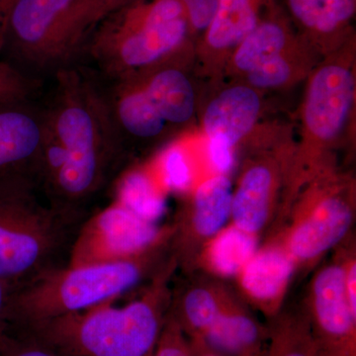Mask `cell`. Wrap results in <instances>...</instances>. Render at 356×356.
Returning a JSON list of instances; mask_svg holds the SVG:
<instances>
[{"instance_id": "obj_26", "label": "cell", "mask_w": 356, "mask_h": 356, "mask_svg": "<svg viewBox=\"0 0 356 356\" xmlns=\"http://www.w3.org/2000/svg\"><path fill=\"white\" fill-rule=\"evenodd\" d=\"M39 88L36 79L0 60V103L31 99Z\"/></svg>"}, {"instance_id": "obj_28", "label": "cell", "mask_w": 356, "mask_h": 356, "mask_svg": "<svg viewBox=\"0 0 356 356\" xmlns=\"http://www.w3.org/2000/svg\"><path fill=\"white\" fill-rule=\"evenodd\" d=\"M131 0H79L77 22L83 41L105 15Z\"/></svg>"}, {"instance_id": "obj_16", "label": "cell", "mask_w": 356, "mask_h": 356, "mask_svg": "<svg viewBox=\"0 0 356 356\" xmlns=\"http://www.w3.org/2000/svg\"><path fill=\"white\" fill-rule=\"evenodd\" d=\"M284 3L304 41L339 43L350 33L355 14L353 0H284Z\"/></svg>"}, {"instance_id": "obj_11", "label": "cell", "mask_w": 356, "mask_h": 356, "mask_svg": "<svg viewBox=\"0 0 356 356\" xmlns=\"http://www.w3.org/2000/svg\"><path fill=\"white\" fill-rule=\"evenodd\" d=\"M233 187L225 175L199 185L188 214L172 225V254L177 264H184L196 241L211 240L231 218Z\"/></svg>"}, {"instance_id": "obj_10", "label": "cell", "mask_w": 356, "mask_h": 356, "mask_svg": "<svg viewBox=\"0 0 356 356\" xmlns=\"http://www.w3.org/2000/svg\"><path fill=\"white\" fill-rule=\"evenodd\" d=\"M44 151L43 106L33 98L0 103V179L32 180L42 187Z\"/></svg>"}, {"instance_id": "obj_18", "label": "cell", "mask_w": 356, "mask_h": 356, "mask_svg": "<svg viewBox=\"0 0 356 356\" xmlns=\"http://www.w3.org/2000/svg\"><path fill=\"white\" fill-rule=\"evenodd\" d=\"M300 38L287 14L273 0L257 27L236 46L234 64L248 74L267 60L286 53Z\"/></svg>"}, {"instance_id": "obj_37", "label": "cell", "mask_w": 356, "mask_h": 356, "mask_svg": "<svg viewBox=\"0 0 356 356\" xmlns=\"http://www.w3.org/2000/svg\"><path fill=\"white\" fill-rule=\"evenodd\" d=\"M353 2H356V0H353Z\"/></svg>"}, {"instance_id": "obj_17", "label": "cell", "mask_w": 356, "mask_h": 356, "mask_svg": "<svg viewBox=\"0 0 356 356\" xmlns=\"http://www.w3.org/2000/svg\"><path fill=\"white\" fill-rule=\"evenodd\" d=\"M131 76L168 126L182 125L191 120L195 109V95L191 81L181 70L161 63Z\"/></svg>"}, {"instance_id": "obj_5", "label": "cell", "mask_w": 356, "mask_h": 356, "mask_svg": "<svg viewBox=\"0 0 356 356\" xmlns=\"http://www.w3.org/2000/svg\"><path fill=\"white\" fill-rule=\"evenodd\" d=\"M175 257L125 306L113 302L69 314L32 330L67 356H154L170 311Z\"/></svg>"}, {"instance_id": "obj_33", "label": "cell", "mask_w": 356, "mask_h": 356, "mask_svg": "<svg viewBox=\"0 0 356 356\" xmlns=\"http://www.w3.org/2000/svg\"><path fill=\"white\" fill-rule=\"evenodd\" d=\"M13 288L0 280V351L3 348L11 334L10 323L8 318L9 297Z\"/></svg>"}, {"instance_id": "obj_12", "label": "cell", "mask_w": 356, "mask_h": 356, "mask_svg": "<svg viewBox=\"0 0 356 356\" xmlns=\"http://www.w3.org/2000/svg\"><path fill=\"white\" fill-rule=\"evenodd\" d=\"M355 97V79L339 65L321 67L312 79L304 110L307 130L327 142L337 137L348 118Z\"/></svg>"}, {"instance_id": "obj_23", "label": "cell", "mask_w": 356, "mask_h": 356, "mask_svg": "<svg viewBox=\"0 0 356 356\" xmlns=\"http://www.w3.org/2000/svg\"><path fill=\"white\" fill-rule=\"evenodd\" d=\"M268 331L264 356H327L304 313L277 314L271 318Z\"/></svg>"}, {"instance_id": "obj_20", "label": "cell", "mask_w": 356, "mask_h": 356, "mask_svg": "<svg viewBox=\"0 0 356 356\" xmlns=\"http://www.w3.org/2000/svg\"><path fill=\"white\" fill-rule=\"evenodd\" d=\"M232 298L224 289L212 285H191L173 292L170 314L187 337H204Z\"/></svg>"}, {"instance_id": "obj_30", "label": "cell", "mask_w": 356, "mask_h": 356, "mask_svg": "<svg viewBox=\"0 0 356 356\" xmlns=\"http://www.w3.org/2000/svg\"><path fill=\"white\" fill-rule=\"evenodd\" d=\"M166 182L172 188L185 191L191 184V173L184 154L172 149L165 159Z\"/></svg>"}, {"instance_id": "obj_25", "label": "cell", "mask_w": 356, "mask_h": 356, "mask_svg": "<svg viewBox=\"0 0 356 356\" xmlns=\"http://www.w3.org/2000/svg\"><path fill=\"white\" fill-rule=\"evenodd\" d=\"M0 356H67L29 329H14Z\"/></svg>"}, {"instance_id": "obj_24", "label": "cell", "mask_w": 356, "mask_h": 356, "mask_svg": "<svg viewBox=\"0 0 356 356\" xmlns=\"http://www.w3.org/2000/svg\"><path fill=\"white\" fill-rule=\"evenodd\" d=\"M120 201L140 217L154 222L158 221L165 210L163 198L154 192L149 180L140 175L131 177L125 197Z\"/></svg>"}, {"instance_id": "obj_8", "label": "cell", "mask_w": 356, "mask_h": 356, "mask_svg": "<svg viewBox=\"0 0 356 356\" xmlns=\"http://www.w3.org/2000/svg\"><path fill=\"white\" fill-rule=\"evenodd\" d=\"M353 218V198L341 187H323L299 204L280 243L297 266L312 264L343 242Z\"/></svg>"}, {"instance_id": "obj_21", "label": "cell", "mask_w": 356, "mask_h": 356, "mask_svg": "<svg viewBox=\"0 0 356 356\" xmlns=\"http://www.w3.org/2000/svg\"><path fill=\"white\" fill-rule=\"evenodd\" d=\"M273 0H218L205 33L206 44L215 51L238 46L252 30Z\"/></svg>"}, {"instance_id": "obj_22", "label": "cell", "mask_w": 356, "mask_h": 356, "mask_svg": "<svg viewBox=\"0 0 356 356\" xmlns=\"http://www.w3.org/2000/svg\"><path fill=\"white\" fill-rule=\"evenodd\" d=\"M204 259L210 270L222 277L238 276L259 250V236L233 224L208 241Z\"/></svg>"}, {"instance_id": "obj_15", "label": "cell", "mask_w": 356, "mask_h": 356, "mask_svg": "<svg viewBox=\"0 0 356 356\" xmlns=\"http://www.w3.org/2000/svg\"><path fill=\"white\" fill-rule=\"evenodd\" d=\"M268 334V325L231 298L201 339L224 356H264Z\"/></svg>"}, {"instance_id": "obj_14", "label": "cell", "mask_w": 356, "mask_h": 356, "mask_svg": "<svg viewBox=\"0 0 356 356\" xmlns=\"http://www.w3.org/2000/svg\"><path fill=\"white\" fill-rule=\"evenodd\" d=\"M277 178L267 163H254L243 173L233 192L231 218L234 226L259 236L270 222Z\"/></svg>"}, {"instance_id": "obj_2", "label": "cell", "mask_w": 356, "mask_h": 356, "mask_svg": "<svg viewBox=\"0 0 356 356\" xmlns=\"http://www.w3.org/2000/svg\"><path fill=\"white\" fill-rule=\"evenodd\" d=\"M172 226L140 254L81 266H64L11 290V329H24L113 302L151 280L172 257Z\"/></svg>"}, {"instance_id": "obj_9", "label": "cell", "mask_w": 356, "mask_h": 356, "mask_svg": "<svg viewBox=\"0 0 356 356\" xmlns=\"http://www.w3.org/2000/svg\"><path fill=\"white\" fill-rule=\"evenodd\" d=\"M304 312L316 341L327 356H356V310L346 286V259L318 269Z\"/></svg>"}, {"instance_id": "obj_36", "label": "cell", "mask_w": 356, "mask_h": 356, "mask_svg": "<svg viewBox=\"0 0 356 356\" xmlns=\"http://www.w3.org/2000/svg\"><path fill=\"white\" fill-rule=\"evenodd\" d=\"M13 0H0V53H2L6 39V21Z\"/></svg>"}, {"instance_id": "obj_4", "label": "cell", "mask_w": 356, "mask_h": 356, "mask_svg": "<svg viewBox=\"0 0 356 356\" xmlns=\"http://www.w3.org/2000/svg\"><path fill=\"white\" fill-rule=\"evenodd\" d=\"M191 32L179 0H131L91 29L72 63L100 81L125 79L166 62Z\"/></svg>"}, {"instance_id": "obj_34", "label": "cell", "mask_w": 356, "mask_h": 356, "mask_svg": "<svg viewBox=\"0 0 356 356\" xmlns=\"http://www.w3.org/2000/svg\"><path fill=\"white\" fill-rule=\"evenodd\" d=\"M356 261L353 257L346 259V286L351 307L356 310Z\"/></svg>"}, {"instance_id": "obj_32", "label": "cell", "mask_w": 356, "mask_h": 356, "mask_svg": "<svg viewBox=\"0 0 356 356\" xmlns=\"http://www.w3.org/2000/svg\"><path fill=\"white\" fill-rule=\"evenodd\" d=\"M209 153L211 161L218 172L225 175L229 172L234 163L233 146L222 136L209 138Z\"/></svg>"}, {"instance_id": "obj_6", "label": "cell", "mask_w": 356, "mask_h": 356, "mask_svg": "<svg viewBox=\"0 0 356 356\" xmlns=\"http://www.w3.org/2000/svg\"><path fill=\"white\" fill-rule=\"evenodd\" d=\"M77 4L79 0H13L2 51L33 72L54 74L72 64L83 44Z\"/></svg>"}, {"instance_id": "obj_31", "label": "cell", "mask_w": 356, "mask_h": 356, "mask_svg": "<svg viewBox=\"0 0 356 356\" xmlns=\"http://www.w3.org/2000/svg\"><path fill=\"white\" fill-rule=\"evenodd\" d=\"M194 32H205L214 15L218 0H179Z\"/></svg>"}, {"instance_id": "obj_1", "label": "cell", "mask_w": 356, "mask_h": 356, "mask_svg": "<svg viewBox=\"0 0 356 356\" xmlns=\"http://www.w3.org/2000/svg\"><path fill=\"white\" fill-rule=\"evenodd\" d=\"M53 79L50 97L42 104V189L55 205L90 212L89 204L113 181L125 153L95 77L72 63Z\"/></svg>"}, {"instance_id": "obj_27", "label": "cell", "mask_w": 356, "mask_h": 356, "mask_svg": "<svg viewBox=\"0 0 356 356\" xmlns=\"http://www.w3.org/2000/svg\"><path fill=\"white\" fill-rule=\"evenodd\" d=\"M247 74L248 81L255 88H277L291 79L292 67L289 60L280 55L259 65Z\"/></svg>"}, {"instance_id": "obj_29", "label": "cell", "mask_w": 356, "mask_h": 356, "mask_svg": "<svg viewBox=\"0 0 356 356\" xmlns=\"http://www.w3.org/2000/svg\"><path fill=\"white\" fill-rule=\"evenodd\" d=\"M154 356H191L188 339L170 311Z\"/></svg>"}, {"instance_id": "obj_13", "label": "cell", "mask_w": 356, "mask_h": 356, "mask_svg": "<svg viewBox=\"0 0 356 356\" xmlns=\"http://www.w3.org/2000/svg\"><path fill=\"white\" fill-rule=\"evenodd\" d=\"M297 264L280 242L259 248L236 277L248 299L267 317L280 313Z\"/></svg>"}, {"instance_id": "obj_7", "label": "cell", "mask_w": 356, "mask_h": 356, "mask_svg": "<svg viewBox=\"0 0 356 356\" xmlns=\"http://www.w3.org/2000/svg\"><path fill=\"white\" fill-rule=\"evenodd\" d=\"M134 212L122 201L91 214L77 234L67 266H81L127 259L142 252L165 233Z\"/></svg>"}, {"instance_id": "obj_19", "label": "cell", "mask_w": 356, "mask_h": 356, "mask_svg": "<svg viewBox=\"0 0 356 356\" xmlns=\"http://www.w3.org/2000/svg\"><path fill=\"white\" fill-rule=\"evenodd\" d=\"M259 111L261 100L254 89L234 86L222 91L208 105L204 129L208 137L222 136L235 147L254 127Z\"/></svg>"}, {"instance_id": "obj_35", "label": "cell", "mask_w": 356, "mask_h": 356, "mask_svg": "<svg viewBox=\"0 0 356 356\" xmlns=\"http://www.w3.org/2000/svg\"><path fill=\"white\" fill-rule=\"evenodd\" d=\"M191 346V356H224L213 350L205 341L198 337H187Z\"/></svg>"}, {"instance_id": "obj_3", "label": "cell", "mask_w": 356, "mask_h": 356, "mask_svg": "<svg viewBox=\"0 0 356 356\" xmlns=\"http://www.w3.org/2000/svg\"><path fill=\"white\" fill-rule=\"evenodd\" d=\"M90 215L51 203L32 180L0 179V280L13 290L67 266Z\"/></svg>"}]
</instances>
